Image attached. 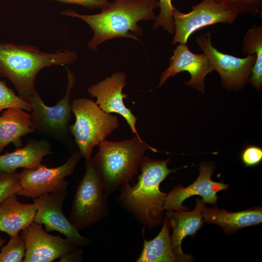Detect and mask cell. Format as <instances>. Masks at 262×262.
Wrapping results in <instances>:
<instances>
[{
  "mask_svg": "<svg viewBox=\"0 0 262 262\" xmlns=\"http://www.w3.org/2000/svg\"><path fill=\"white\" fill-rule=\"evenodd\" d=\"M159 7L158 0H115L101 11L94 15L80 14L67 9L64 16L78 18L92 29L94 35L87 46L97 50L99 45L108 40L126 37L140 41L143 30L137 23L141 20H155L154 9Z\"/></svg>",
  "mask_w": 262,
  "mask_h": 262,
  "instance_id": "cell-1",
  "label": "cell"
},
{
  "mask_svg": "<svg viewBox=\"0 0 262 262\" xmlns=\"http://www.w3.org/2000/svg\"><path fill=\"white\" fill-rule=\"evenodd\" d=\"M170 161L169 158L156 160L145 155L140 164L141 174L137 183L132 186L126 182L119 188L117 201L124 210L149 229L160 225L163 221L167 193L161 191L160 184L177 170L168 167Z\"/></svg>",
  "mask_w": 262,
  "mask_h": 262,
  "instance_id": "cell-2",
  "label": "cell"
},
{
  "mask_svg": "<svg viewBox=\"0 0 262 262\" xmlns=\"http://www.w3.org/2000/svg\"><path fill=\"white\" fill-rule=\"evenodd\" d=\"M77 57L75 51L68 49L49 53L35 46L0 42V76L10 80L18 96L29 103L37 92L35 80L40 71L52 66H67Z\"/></svg>",
  "mask_w": 262,
  "mask_h": 262,
  "instance_id": "cell-3",
  "label": "cell"
},
{
  "mask_svg": "<svg viewBox=\"0 0 262 262\" xmlns=\"http://www.w3.org/2000/svg\"><path fill=\"white\" fill-rule=\"evenodd\" d=\"M91 162L99 176L107 198L137 174L147 149L157 152L136 135L122 141L104 140Z\"/></svg>",
  "mask_w": 262,
  "mask_h": 262,
  "instance_id": "cell-4",
  "label": "cell"
},
{
  "mask_svg": "<svg viewBox=\"0 0 262 262\" xmlns=\"http://www.w3.org/2000/svg\"><path fill=\"white\" fill-rule=\"evenodd\" d=\"M75 122L69 126L82 157L91 159L94 147L106 140L119 126L117 116L102 111L93 100L74 99L71 104Z\"/></svg>",
  "mask_w": 262,
  "mask_h": 262,
  "instance_id": "cell-5",
  "label": "cell"
},
{
  "mask_svg": "<svg viewBox=\"0 0 262 262\" xmlns=\"http://www.w3.org/2000/svg\"><path fill=\"white\" fill-rule=\"evenodd\" d=\"M85 171L72 201L70 221L78 231L106 217L109 205L102 181L91 159L85 161Z\"/></svg>",
  "mask_w": 262,
  "mask_h": 262,
  "instance_id": "cell-6",
  "label": "cell"
},
{
  "mask_svg": "<svg viewBox=\"0 0 262 262\" xmlns=\"http://www.w3.org/2000/svg\"><path fill=\"white\" fill-rule=\"evenodd\" d=\"M65 68L67 85L62 99L55 105L48 106L37 92L31 97L29 103L32 106L31 120L36 131L68 146L70 144L69 127L72 112L70 97L76 79L74 73L67 66H65Z\"/></svg>",
  "mask_w": 262,
  "mask_h": 262,
  "instance_id": "cell-7",
  "label": "cell"
},
{
  "mask_svg": "<svg viewBox=\"0 0 262 262\" xmlns=\"http://www.w3.org/2000/svg\"><path fill=\"white\" fill-rule=\"evenodd\" d=\"M191 9L187 13L174 9L172 16L175 31L173 45L187 43L193 33L203 27L219 23L232 24L238 16L217 0H203Z\"/></svg>",
  "mask_w": 262,
  "mask_h": 262,
  "instance_id": "cell-8",
  "label": "cell"
},
{
  "mask_svg": "<svg viewBox=\"0 0 262 262\" xmlns=\"http://www.w3.org/2000/svg\"><path fill=\"white\" fill-rule=\"evenodd\" d=\"M81 157L77 150L58 167L48 168L41 164L35 169L24 168L20 173L21 189L16 195L34 198L68 187L69 183L65 178L73 173Z\"/></svg>",
  "mask_w": 262,
  "mask_h": 262,
  "instance_id": "cell-9",
  "label": "cell"
},
{
  "mask_svg": "<svg viewBox=\"0 0 262 262\" xmlns=\"http://www.w3.org/2000/svg\"><path fill=\"white\" fill-rule=\"evenodd\" d=\"M210 32L201 34L196 42L208 58L213 70L219 74L222 84L228 90L241 88L252 74L257 56L254 54L238 58L223 53L213 46Z\"/></svg>",
  "mask_w": 262,
  "mask_h": 262,
  "instance_id": "cell-10",
  "label": "cell"
},
{
  "mask_svg": "<svg viewBox=\"0 0 262 262\" xmlns=\"http://www.w3.org/2000/svg\"><path fill=\"white\" fill-rule=\"evenodd\" d=\"M68 194L67 187L33 198L36 206L34 222L44 225L45 230L57 231L77 247L92 243V240L82 236L63 212V205Z\"/></svg>",
  "mask_w": 262,
  "mask_h": 262,
  "instance_id": "cell-11",
  "label": "cell"
},
{
  "mask_svg": "<svg viewBox=\"0 0 262 262\" xmlns=\"http://www.w3.org/2000/svg\"><path fill=\"white\" fill-rule=\"evenodd\" d=\"M26 245L24 262H51L76 246L67 239L49 234L34 222L21 230Z\"/></svg>",
  "mask_w": 262,
  "mask_h": 262,
  "instance_id": "cell-12",
  "label": "cell"
},
{
  "mask_svg": "<svg viewBox=\"0 0 262 262\" xmlns=\"http://www.w3.org/2000/svg\"><path fill=\"white\" fill-rule=\"evenodd\" d=\"M126 75L118 71L105 79L93 84L87 89L88 93L96 98V103L104 112L108 114L116 113L126 120L134 135L140 137L136 129L137 117L124 103L128 95L122 90L126 85Z\"/></svg>",
  "mask_w": 262,
  "mask_h": 262,
  "instance_id": "cell-13",
  "label": "cell"
},
{
  "mask_svg": "<svg viewBox=\"0 0 262 262\" xmlns=\"http://www.w3.org/2000/svg\"><path fill=\"white\" fill-rule=\"evenodd\" d=\"M199 170L200 173L198 178L191 184L186 187L179 185L167 194L164 202V210H189L182 203L185 199L195 195L201 196V200L204 204H216L217 193L226 190L229 185L212 180L213 172V164L201 163Z\"/></svg>",
  "mask_w": 262,
  "mask_h": 262,
  "instance_id": "cell-14",
  "label": "cell"
},
{
  "mask_svg": "<svg viewBox=\"0 0 262 262\" xmlns=\"http://www.w3.org/2000/svg\"><path fill=\"white\" fill-rule=\"evenodd\" d=\"M213 70L205 54H195L189 50L187 43H179L169 59L168 67L161 74L158 87L162 86L169 78L185 71L189 73L191 78L184 84L204 94V78Z\"/></svg>",
  "mask_w": 262,
  "mask_h": 262,
  "instance_id": "cell-15",
  "label": "cell"
},
{
  "mask_svg": "<svg viewBox=\"0 0 262 262\" xmlns=\"http://www.w3.org/2000/svg\"><path fill=\"white\" fill-rule=\"evenodd\" d=\"M205 207L202 200L197 198L195 208L191 211L165 210L170 228L173 229L170 235L171 243L178 262H190L193 260L191 254L183 252L181 243L185 237L194 236L201 228L203 223L202 212Z\"/></svg>",
  "mask_w": 262,
  "mask_h": 262,
  "instance_id": "cell-16",
  "label": "cell"
},
{
  "mask_svg": "<svg viewBox=\"0 0 262 262\" xmlns=\"http://www.w3.org/2000/svg\"><path fill=\"white\" fill-rule=\"evenodd\" d=\"M52 153L51 145L46 140H30L23 147L0 155V172L12 173L19 168L33 169L43 158Z\"/></svg>",
  "mask_w": 262,
  "mask_h": 262,
  "instance_id": "cell-17",
  "label": "cell"
},
{
  "mask_svg": "<svg viewBox=\"0 0 262 262\" xmlns=\"http://www.w3.org/2000/svg\"><path fill=\"white\" fill-rule=\"evenodd\" d=\"M202 215L206 222L219 226L226 234L230 235L242 228L261 223L262 209L259 206L238 212H229L216 206L205 207Z\"/></svg>",
  "mask_w": 262,
  "mask_h": 262,
  "instance_id": "cell-18",
  "label": "cell"
},
{
  "mask_svg": "<svg viewBox=\"0 0 262 262\" xmlns=\"http://www.w3.org/2000/svg\"><path fill=\"white\" fill-rule=\"evenodd\" d=\"M16 196L13 194L0 204V231L10 236L17 235L33 222L36 212L35 203H21Z\"/></svg>",
  "mask_w": 262,
  "mask_h": 262,
  "instance_id": "cell-19",
  "label": "cell"
},
{
  "mask_svg": "<svg viewBox=\"0 0 262 262\" xmlns=\"http://www.w3.org/2000/svg\"><path fill=\"white\" fill-rule=\"evenodd\" d=\"M23 110L11 107L6 109L0 116V154L10 143L20 148L22 146L21 137L36 131L31 114Z\"/></svg>",
  "mask_w": 262,
  "mask_h": 262,
  "instance_id": "cell-20",
  "label": "cell"
},
{
  "mask_svg": "<svg viewBox=\"0 0 262 262\" xmlns=\"http://www.w3.org/2000/svg\"><path fill=\"white\" fill-rule=\"evenodd\" d=\"M167 217L163 220L161 230L154 239L144 238L143 248L136 262H178L173 252Z\"/></svg>",
  "mask_w": 262,
  "mask_h": 262,
  "instance_id": "cell-21",
  "label": "cell"
},
{
  "mask_svg": "<svg viewBox=\"0 0 262 262\" xmlns=\"http://www.w3.org/2000/svg\"><path fill=\"white\" fill-rule=\"evenodd\" d=\"M245 55L256 54L257 60L247 82L259 91L262 87V26L254 25L246 33L242 47Z\"/></svg>",
  "mask_w": 262,
  "mask_h": 262,
  "instance_id": "cell-22",
  "label": "cell"
},
{
  "mask_svg": "<svg viewBox=\"0 0 262 262\" xmlns=\"http://www.w3.org/2000/svg\"><path fill=\"white\" fill-rule=\"evenodd\" d=\"M25 253V242L21 235L10 236L8 243L1 248L0 262H23Z\"/></svg>",
  "mask_w": 262,
  "mask_h": 262,
  "instance_id": "cell-23",
  "label": "cell"
},
{
  "mask_svg": "<svg viewBox=\"0 0 262 262\" xmlns=\"http://www.w3.org/2000/svg\"><path fill=\"white\" fill-rule=\"evenodd\" d=\"M11 107L20 108L30 112L32 110L31 104L16 95L7 86L4 80L0 81V113Z\"/></svg>",
  "mask_w": 262,
  "mask_h": 262,
  "instance_id": "cell-24",
  "label": "cell"
},
{
  "mask_svg": "<svg viewBox=\"0 0 262 262\" xmlns=\"http://www.w3.org/2000/svg\"><path fill=\"white\" fill-rule=\"evenodd\" d=\"M237 15L249 14L254 16L262 15V0H217Z\"/></svg>",
  "mask_w": 262,
  "mask_h": 262,
  "instance_id": "cell-25",
  "label": "cell"
},
{
  "mask_svg": "<svg viewBox=\"0 0 262 262\" xmlns=\"http://www.w3.org/2000/svg\"><path fill=\"white\" fill-rule=\"evenodd\" d=\"M160 12L154 21V29L162 27L169 33L174 34L175 27L173 18V11L175 7L172 4V0H159Z\"/></svg>",
  "mask_w": 262,
  "mask_h": 262,
  "instance_id": "cell-26",
  "label": "cell"
},
{
  "mask_svg": "<svg viewBox=\"0 0 262 262\" xmlns=\"http://www.w3.org/2000/svg\"><path fill=\"white\" fill-rule=\"evenodd\" d=\"M20 189V173L0 172V204Z\"/></svg>",
  "mask_w": 262,
  "mask_h": 262,
  "instance_id": "cell-27",
  "label": "cell"
},
{
  "mask_svg": "<svg viewBox=\"0 0 262 262\" xmlns=\"http://www.w3.org/2000/svg\"><path fill=\"white\" fill-rule=\"evenodd\" d=\"M241 158L246 166L257 165L262 161V149L257 146H248L242 152Z\"/></svg>",
  "mask_w": 262,
  "mask_h": 262,
  "instance_id": "cell-28",
  "label": "cell"
},
{
  "mask_svg": "<svg viewBox=\"0 0 262 262\" xmlns=\"http://www.w3.org/2000/svg\"><path fill=\"white\" fill-rule=\"evenodd\" d=\"M65 4H77L89 9L100 8L101 9L108 5L110 2L107 0H51Z\"/></svg>",
  "mask_w": 262,
  "mask_h": 262,
  "instance_id": "cell-29",
  "label": "cell"
},
{
  "mask_svg": "<svg viewBox=\"0 0 262 262\" xmlns=\"http://www.w3.org/2000/svg\"><path fill=\"white\" fill-rule=\"evenodd\" d=\"M83 252L81 249H77L70 251L61 257V262H79L82 260Z\"/></svg>",
  "mask_w": 262,
  "mask_h": 262,
  "instance_id": "cell-30",
  "label": "cell"
},
{
  "mask_svg": "<svg viewBox=\"0 0 262 262\" xmlns=\"http://www.w3.org/2000/svg\"><path fill=\"white\" fill-rule=\"evenodd\" d=\"M6 241V240L5 239L0 238V247L3 246Z\"/></svg>",
  "mask_w": 262,
  "mask_h": 262,
  "instance_id": "cell-31",
  "label": "cell"
}]
</instances>
